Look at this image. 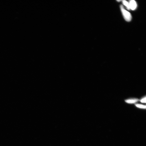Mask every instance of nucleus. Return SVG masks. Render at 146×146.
Wrapping results in <instances>:
<instances>
[{
  "mask_svg": "<svg viewBox=\"0 0 146 146\" xmlns=\"http://www.w3.org/2000/svg\"><path fill=\"white\" fill-rule=\"evenodd\" d=\"M135 106L141 109H145L146 108V106L143 104H135Z\"/></svg>",
  "mask_w": 146,
  "mask_h": 146,
  "instance_id": "obj_5",
  "label": "nucleus"
},
{
  "mask_svg": "<svg viewBox=\"0 0 146 146\" xmlns=\"http://www.w3.org/2000/svg\"><path fill=\"white\" fill-rule=\"evenodd\" d=\"M139 100L137 98H131L126 100H125V102L128 104H132L135 103L136 102H138Z\"/></svg>",
  "mask_w": 146,
  "mask_h": 146,
  "instance_id": "obj_3",
  "label": "nucleus"
},
{
  "mask_svg": "<svg viewBox=\"0 0 146 146\" xmlns=\"http://www.w3.org/2000/svg\"><path fill=\"white\" fill-rule=\"evenodd\" d=\"M140 102H141L142 103H146V97L141 98V99L140 100Z\"/></svg>",
  "mask_w": 146,
  "mask_h": 146,
  "instance_id": "obj_6",
  "label": "nucleus"
},
{
  "mask_svg": "<svg viewBox=\"0 0 146 146\" xmlns=\"http://www.w3.org/2000/svg\"><path fill=\"white\" fill-rule=\"evenodd\" d=\"M122 3H123V4L126 7L128 10L130 9L129 3L126 0H123L122 1Z\"/></svg>",
  "mask_w": 146,
  "mask_h": 146,
  "instance_id": "obj_4",
  "label": "nucleus"
},
{
  "mask_svg": "<svg viewBox=\"0 0 146 146\" xmlns=\"http://www.w3.org/2000/svg\"><path fill=\"white\" fill-rule=\"evenodd\" d=\"M120 7L122 14L125 20L128 22L131 21L132 19L131 13L124 8L123 5H121Z\"/></svg>",
  "mask_w": 146,
  "mask_h": 146,
  "instance_id": "obj_1",
  "label": "nucleus"
},
{
  "mask_svg": "<svg viewBox=\"0 0 146 146\" xmlns=\"http://www.w3.org/2000/svg\"><path fill=\"white\" fill-rule=\"evenodd\" d=\"M120 1H120H119V0H118V1Z\"/></svg>",
  "mask_w": 146,
  "mask_h": 146,
  "instance_id": "obj_7",
  "label": "nucleus"
},
{
  "mask_svg": "<svg viewBox=\"0 0 146 146\" xmlns=\"http://www.w3.org/2000/svg\"><path fill=\"white\" fill-rule=\"evenodd\" d=\"M130 9L132 10H134L137 7V5L136 2L134 0H132L130 1L129 3Z\"/></svg>",
  "mask_w": 146,
  "mask_h": 146,
  "instance_id": "obj_2",
  "label": "nucleus"
}]
</instances>
